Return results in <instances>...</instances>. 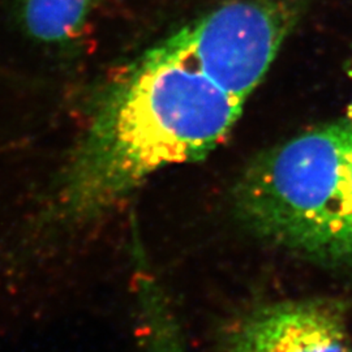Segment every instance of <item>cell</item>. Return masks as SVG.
<instances>
[{"label": "cell", "mask_w": 352, "mask_h": 352, "mask_svg": "<svg viewBox=\"0 0 352 352\" xmlns=\"http://www.w3.org/2000/svg\"><path fill=\"white\" fill-rule=\"evenodd\" d=\"M243 104L164 42L146 51L106 89L84 138L32 215V245H68L154 173L204 160L226 139Z\"/></svg>", "instance_id": "obj_1"}, {"label": "cell", "mask_w": 352, "mask_h": 352, "mask_svg": "<svg viewBox=\"0 0 352 352\" xmlns=\"http://www.w3.org/2000/svg\"><path fill=\"white\" fill-rule=\"evenodd\" d=\"M312 0H232L164 43L245 102Z\"/></svg>", "instance_id": "obj_2"}, {"label": "cell", "mask_w": 352, "mask_h": 352, "mask_svg": "<svg viewBox=\"0 0 352 352\" xmlns=\"http://www.w3.org/2000/svg\"><path fill=\"white\" fill-rule=\"evenodd\" d=\"M218 352H352L349 308L329 296L258 304L222 330Z\"/></svg>", "instance_id": "obj_3"}, {"label": "cell", "mask_w": 352, "mask_h": 352, "mask_svg": "<svg viewBox=\"0 0 352 352\" xmlns=\"http://www.w3.org/2000/svg\"><path fill=\"white\" fill-rule=\"evenodd\" d=\"M139 352H189L174 307L151 270L140 236L131 239Z\"/></svg>", "instance_id": "obj_4"}, {"label": "cell", "mask_w": 352, "mask_h": 352, "mask_svg": "<svg viewBox=\"0 0 352 352\" xmlns=\"http://www.w3.org/2000/svg\"><path fill=\"white\" fill-rule=\"evenodd\" d=\"M97 0H16L26 32L45 43L75 39L87 25Z\"/></svg>", "instance_id": "obj_5"}, {"label": "cell", "mask_w": 352, "mask_h": 352, "mask_svg": "<svg viewBox=\"0 0 352 352\" xmlns=\"http://www.w3.org/2000/svg\"><path fill=\"white\" fill-rule=\"evenodd\" d=\"M351 78H352V67H351ZM347 120H349V123L352 126V101L350 103V106H349V111H347Z\"/></svg>", "instance_id": "obj_6"}]
</instances>
